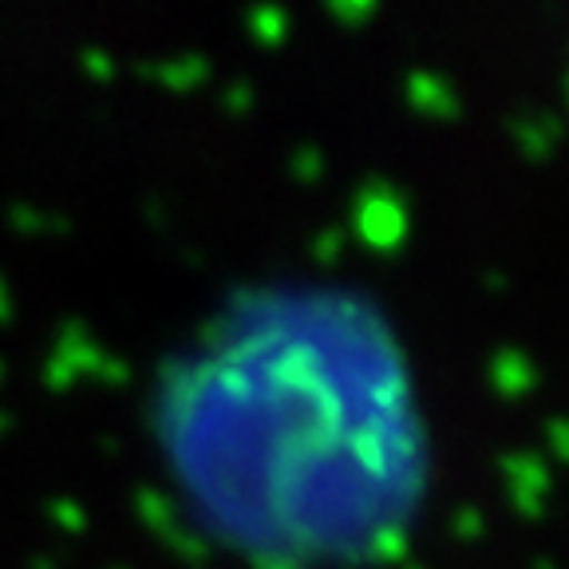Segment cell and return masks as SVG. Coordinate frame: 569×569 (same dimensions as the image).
I'll return each instance as SVG.
<instances>
[{"mask_svg": "<svg viewBox=\"0 0 569 569\" xmlns=\"http://www.w3.org/2000/svg\"><path fill=\"white\" fill-rule=\"evenodd\" d=\"M340 320L312 297L249 293L154 383V439L194 518L249 558L340 550L360 443Z\"/></svg>", "mask_w": 569, "mask_h": 569, "instance_id": "1", "label": "cell"}]
</instances>
